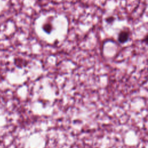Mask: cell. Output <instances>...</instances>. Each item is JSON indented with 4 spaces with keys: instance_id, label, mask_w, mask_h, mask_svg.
Returning <instances> with one entry per match:
<instances>
[{
    "instance_id": "1",
    "label": "cell",
    "mask_w": 148,
    "mask_h": 148,
    "mask_svg": "<svg viewBox=\"0 0 148 148\" xmlns=\"http://www.w3.org/2000/svg\"><path fill=\"white\" fill-rule=\"evenodd\" d=\"M128 39H129V34L128 33V32L123 31L119 33V35L118 36V40L120 43H124L126 41H127Z\"/></svg>"
},
{
    "instance_id": "2",
    "label": "cell",
    "mask_w": 148,
    "mask_h": 148,
    "mask_svg": "<svg viewBox=\"0 0 148 148\" xmlns=\"http://www.w3.org/2000/svg\"><path fill=\"white\" fill-rule=\"evenodd\" d=\"M144 41H145V43H146L148 45V35H147V36L145 37Z\"/></svg>"
}]
</instances>
